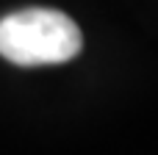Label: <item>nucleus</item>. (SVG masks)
Instances as JSON below:
<instances>
[{
	"mask_svg": "<svg viewBox=\"0 0 158 155\" xmlns=\"http://www.w3.org/2000/svg\"><path fill=\"white\" fill-rule=\"evenodd\" d=\"M83 47L75 19L56 8H22L0 19V55L17 67L72 61Z\"/></svg>",
	"mask_w": 158,
	"mask_h": 155,
	"instance_id": "nucleus-1",
	"label": "nucleus"
}]
</instances>
